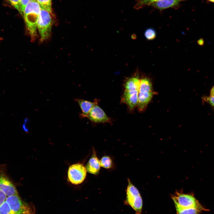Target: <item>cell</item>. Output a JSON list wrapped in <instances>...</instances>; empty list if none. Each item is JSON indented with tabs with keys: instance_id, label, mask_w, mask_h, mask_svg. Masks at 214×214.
Here are the masks:
<instances>
[{
	"instance_id": "obj_1",
	"label": "cell",
	"mask_w": 214,
	"mask_h": 214,
	"mask_svg": "<svg viewBox=\"0 0 214 214\" xmlns=\"http://www.w3.org/2000/svg\"><path fill=\"white\" fill-rule=\"evenodd\" d=\"M34 212L32 207L18 195L7 196L0 206V214H33Z\"/></svg>"
},
{
	"instance_id": "obj_2",
	"label": "cell",
	"mask_w": 214,
	"mask_h": 214,
	"mask_svg": "<svg viewBox=\"0 0 214 214\" xmlns=\"http://www.w3.org/2000/svg\"><path fill=\"white\" fill-rule=\"evenodd\" d=\"M41 10L36 1L29 2L26 6L23 14L31 40L34 41L37 37V22Z\"/></svg>"
},
{
	"instance_id": "obj_3",
	"label": "cell",
	"mask_w": 214,
	"mask_h": 214,
	"mask_svg": "<svg viewBox=\"0 0 214 214\" xmlns=\"http://www.w3.org/2000/svg\"><path fill=\"white\" fill-rule=\"evenodd\" d=\"M140 82L139 78L135 76L128 79L125 84L121 101L125 103L130 110L137 106Z\"/></svg>"
},
{
	"instance_id": "obj_4",
	"label": "cell",
	"mask_w": 214,
	"mask_h": 214,
	"mask_svg": "<svg viewBox=\"0 0 214 214\" xmlns=\"http://www.w3.org/2000/svg\"><path fill=\"white\" fill-rule=\"evenodd\" d=\"M153 94L152 84L150 79L147 78L141 79L137 104L139 110L141 111L145 109L151 100Z\"/></svg>"
},
{
	"instance_id": "obj_5",
	"label": "cell",
	"mask_w": 214,
	"mask_h": 214,
	"mask_svg": "<svg viewBox=\"0 0 214 214\" xmlns=\"http://www.w3.org/2000/svg\"><path fill=\"white\" fill-rule=\"evenodd\" d=\"M175 206L183 209L195 208L200 212L207 211L192 195L176 192L171 197Z\"/></svg>"
},
{
	"instance_id": "obj_6",
	"label": "cell",
	"mask_w": 214,
	"mask_h": 214,
	"mask_svg": "<svg viewBox=\"0 0 214 214\" xmlns=\"http://www.w3.org/2000/svg\"><path fill=\"white\" fill-rule=\"evenodd\" d=\"M128 181L125 203L134 210L136 214H142L143 201L141 196L138 189L129 179Z\"/></svg>"
},
{
	"instance_id": "obj_7",
	"label": "cell",
	"mask_w": 214,
	"mask_h": 214,
	"mask_svg": "<svg viewBox=\"0 0 214 214\" xmlns=\"http://www.w3.org/2000/svg\"><path fill=\"white\" fill-rule=\"evenodd\" d=\"M51 15L48 11L41 8L37 25L41 42L46 40L50 36L52 25Z\"/></svg>"
},
{
	"instance_id": "obj_8",
	"label": "cell",
	"mask_w": 214,
	"mask_h": 214,
	"mask_svg": "<svg viewBox=\"0 0 214 214\" xmlns=\"http://www.w3.org/2000/svg\"><path fill=\"white\" fill-rule=\"evenodd\" d=\"M87 171L82 164L76 163L71 165L67 172L68 178L72 184L77 185L81 183L85 179Z\"/></svg>"
},
{
	"instance_id": "obj_9",
	"label": "cell",
	"mask_w": 214,
	"mask_h": 214,
	"mask_svg": "<svg viewBox=\"0 0 214 214\" xmlns=\"http://www.w3.org/2000/svg\"><path fill=\"white\" fill-rule=\"evenodd\" d=\"M4 166L0 167V189L7 196L18 195L16 188L8 177L5 171Z\"/></svg>"
},
{
	"instance_id": "obj_10",
	"label": "cell",
	"mask_w": 214,
	"mask_h": 214,
	"mask_svg": "<svg viewBox=\"0 0 214 214\" xmlns=\"http://www.w3.org/2000/svg\"><path fill=\"white\" fill-rule=\"evenodd\" d=\"M87 117L91 121L95 123H110L111 122L110 118L97 104L93 107Z\"/></svg>"
},
{
	"instance_id": "obj_11",
	"label": "cell",
	"mask_w": 214,
	"mask_h": 214,
	"mask_svg": "<svg viewBox=\"0 0 214 214\" xmlns=\"http://www.w3.org/2000/svg\"><path fill=\"white\" fill-rule=\"evenodd\" d=\"M100 166V160L97 156L95 150L93 148L92 155L85 167L89 173L97 175L99 172Z\"/></svg>"
},
{
	"instance_id": "obj_12",
	"label": "cell",
	"mask_w": 214,
	"mask_h": 214,
	"mask_svg": "<svg viewBox=\"0 0 214 214\" xmlns=\"http://www.w3.org/2000/svg\"><path fill=\"white\" fill-rule=\"evenodd\" d=\"M185 0H157L150 6L158 10H162L169 8H176L178 7L180 3Z\"/></svg>"
},
{
	"instance_id": "obj_13",
	"label": "cell",
	"mask_w": 214,
	"mask_h": 214,
	"mask_svg": "<svg viewBox=\"0 0 214 214\" xmlns=\"http://www.w3.org/2000/svg\"><path fill=\"white\" fill-rule=\"evenodd\" d=\"M75 100L78 104L82 111L80 114L81 117H87L89 112L96 104H97V101L95 100L92 102L81 99H76Z\"/></svg>"
},
{
	"instance_id": "obj_14",
	"label": "cell",
	"mask_w": 214,
	"mask_h": 214,
	"mask_svg": "<svg viewBox=\"0 0 214 214\" xmlns=\"http://www.w3.org/2000/svg\"><path fill=\"white\" fill-rule=\"evenodd\" d=\"M100 166L106 169L112 168L113 166V162L111 158L108 156H103L100 160Z\"/></svg>"
},
{
	"instance_id": "obj_15",
	"label": "cell",
	"mask_w": 214,
	"mask_h": 214,
	"mask_svg": "<svg viewBox=\"0 0 214 214\" xmlns=\"http://www.w3.org/2000/svg\"><path fill=\"white\" fill-rule=\"evenodd\" d=\"M175 206L176 214H199L200 212L195 208L183 209L177 206Z\"/></svg>"
},
{
	"instance_id": "obj_16",
	"label": "cell",
	"mask_w": 214,
	"mask_h": 214,
	"mask_svg": "<svg viewBox=\"0 0 214 214\" xmlns=\"http://www.w3.org/2000/svg\"><path fill=\"white\" fill-rule=\"evenodd\" d=\"M157 0H136L134 8L136 10L150 5Z\"/></svg>"
},
{
	"instance_id": "obj_17",
	"label": "cell",
	"mask_w": 214,
	"mask_h": 214,
	"mask_svg": "<svg viewBox=\"0 0 214 214\" xmlns=\"http://www.w3.org/2000/svg\"><path fill=\"white\" fill-rule=\"evenodd\" d=\"M41 8L44 9L52 15L51 0H36Z\"/></svg>"
},
{
	"instance_id": "obj_18",
	"label": "cell",
	"mask_w": 214,
	"mask_h": 214,
	"mask_svg": "<svg viewBox=\"0 0 214 214\" xmlns=\"http://www.w3.org/2000/svg\"><path fill=\"white\" fill-rule=\"evenodd\" d=\"M144 35L148 40H152L156 37V34L155 30L152 28L147 29L145 31Z\"/></svg>"
},
{
	"instance_id": "obj_19",
	"label": "cell",
	"mask_w": 214,
	"mask_h": 214,
	"mask_svg": "<svg viewBox=\"0 0 214 214\" xmlns=\"http://www.w3.org/2000/svg\"><path fill=\"white\" fill-rule=\"evenodd\" d=\"M36 0H20V12L23 14L26 5L30 2Z\"/></svg>"
},
{
	"instance_id": "obj_20",
	"label": "cell",
	"mask_w": 214,
	"mask_h": 214,
	"mask_svg": "<svg viewBox=\"0 0 214 214\" xmlns=\"http://www.w3.org/2000/svg\"><path fill=\"white\" fill-rule=\"evenodd\" d=\"M10 3L20 12V0H7Z\"/></svg>"
},
{
	"instance_id": "obj_21",
	"label": "cell",
	"mask_w": 214,
	"mask_h": 214,
	"mask_svg": "<svg viewBox=\"0 0 214 214\" xmlns=\"http://www.w3.org/2000/svg\"><path fill=\"white\" fill-rule=\"evenodd\" d=\"M203 100L209 103L212 106L214 107V97L210 96L204 97L203 98Z\"/></svg>"
},
{
	"instance_id": "obj_22",
	"label": "cell",
	"mask_w": 214,
	"mask_h": 214,
	"mask_svg": "<svg viewBox=\"0 0 214 214\" xmlns=\"http://www.w3.org/2000/svg\"><path fill=\"white\" fill-rule=\"evenodd\" d=\"M7 197L4 192L0 189V206L5 201Z\"/></svg>"
},
{
	"instance_id": "obj_23",
	"label": "cell",
	"mask_w": 214,
	"mask_h": 214,
	"mask_svg": "<svg viewBox=\"0 0 214 214\" xmlns=\"http://www.w3.org/2000/svg\"><path fill=\"white\" fill-rule=\"evenodd\" d=\"M198 44L202 46L204 44V41L202 38H200L197 41Z\"/></svg>"
},
{
	"instance_id": "obj_24",
	"label": "cell",
	"mask_w": 214,
	"mask_h": 214,
	"mask_svg": "<svg viewBox=\"0 0 214 214\" xmlns=\"http://www.w3.org/2000/svg\"><path fill=\"white\" fill-rule=\"evenodd\" d=\"M210 95L211 96L214 97V86L212 88L211 90Z\"/></svg>"
},
{
	"instance_id": "obj_25",
	"label": "cell",
	"mask_w": 214,
	"mask_h": 214,
	"mask_svg": "<svg viewBox=\"0 0 214 214\" xmlns=\"http://www.w3.org/2000/svg\"><path fill=\"white\" fill-rule=\"evenodd\" d=\"M208 0L210 1H211V2H214V0Z\"/></svg>"
}]
</instances>
